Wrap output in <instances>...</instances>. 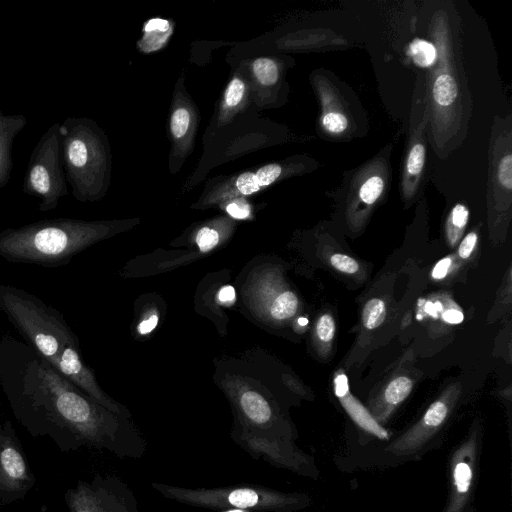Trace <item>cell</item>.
Wrapping results in <instances>:
<instances>
[{"instance_id": "4", "label": "cell", "mask_w": 512, "mask_h": 512, "mask_svg": "<svg viewBox=\"0 0 512 512\" xmlns=\"http://www.w3.org/2000/svg\"><path fill=\"white\" fill-rule=\"evenodd\" d=\"M61 160L72 195L80 202L104 196L109 183L110 154L98 125L86 117H67L60 123Z\"/></svg>"}, {"instance_id": "25", "label": "cell", "mask_w": 512, "mask_h": 512, "mask_svg": "<svg viewBox=\"0 0 512 512\" xmlns=\"http://www.w3.org/2000/svg\"><path fill=\"white\" fill-rule=\"evenodd\" d=\"M221 233L216 224H208L201 227L195 236V242L201 253L214 249L220 242Z\"/></svg>"}, {"instance_id": "10", "label": "cell", "mask_w": 512, "mask_h": 512, "mask_svg": "<svg viewBox=\"0 0 512 512\" xmlns=\"http://www.w3.org/2000/svg\"><path fill=\"white\" fill-rule=\"evenodd\" d=\"M64 498L69 512H139L132 489L115 475L79 480Z\"/></svg>"}, {"instance_id": "28", "label": "cell", "mask_w": 512, "mask_h": 512, "mask_svg": "<svg viewBox=\"0 0 512 512\" xmlns=\"http://www.w3.org/2000/svg\"><path fill=\"white\" fill-rule=\"evenodd\" d=\"M330 263L336 270L345 274H355L360 268L354 258L341 253L333 254L330 257Z\"/></svg>"}, {"instance_id": "27", "label": "cell", "mask_w": 512, "mask_h": 512, "mask_svg": "<svg viewBox=\"0 0 512 512\" xmlns=\"http://www.w3.org/2000/svg\"><path fill=\"white\" fill-rule=\"evenodd\" d=\"M225 210L234 219L244 220L251 216V206L243 197L226 201Z\"/></svg>"}, {"instance_id": "11", "label": "cell", "mask_w": 512, "mask_h": 512, "mask_svg": "<svg viewBox=\"0 0 512 512\" xmlns=\"http://www.w3.org/2000/svg\"><path fill=\"white\" fill-rule=\"evenodd\" d=\"M391 145L351 172L346 188L347 213L352 219L369 213L389 187Z\"/></svg>"}, {"instance_id": "26", "label": "cell", "mask_w": 512, "mask_h": 512, "mask_svg": "<svg viewBox=\"0 0 512 512\" xmlns=\"http://www.w3.org/2000/svg\"><path fill=\"white\" fill-rule=\"evenodd\" d=\"M317 339L322 343H330L335 335V321L330 314H323L316 323Z\"/></svg>"}, {"instance_id": "24", "label": "cell", "mask_w": 512, "mask_h": 512, "mask_svg": "<svg viewBox=\"0 0 512 512\" xmlns=\"http://www.w3.org/2000/svg\"><path fill=\"white\" fill-rule=\"evenodd\" d=\"M386 305L383 300L373 298L366 302L362 311V321L365 328L372 330L379 327L385 320Z\"/></svg>"}, {"instance_id": "7", "label": "cell", "mask_w": 512, "mask_h": 512, "mask_svg": "<svg viewBox=\"0 0 512 512\" xmlns=\"http://www.w3.org/2000/svg\"><path fill=\"white\" fill-rule=\"evenodd\" d=\"M60 123H53L42 134L29 157L22 191L40 200L38 210H54L68 194L61 160Z\"/></svg>"}, {"instance_id": "3", "label": "cell", "mask_w": 512, "mask_h": 512, "mask_svg": "<svg viewBox=\"0 0 512 512\" xmlns=\"http://www.w3.org/2000/svg\"><path fill=\"white\" fill-rule=\"evenodd\" d=\"M115 221L44 219L0 231V257L13 263L55 268L118 231Z\"/></svg>"}, {"instance_id": "1", "label": "cell", "mask_w": 512, "mask_h": 512, "mask_svg": "<svg viewBox=\"0 0 512 512\" xmlns=\"http://www.w3.org/2000/svg\"><path fill=\"white\" fill-rule=\"evenodd\" d=\"M0 387L21 426L62 452L88 447L138 459L147 450L131 418L95 402L9 333L0 336Z\"/></svg>"}, {"instance_id": "9", "label": "cell", "mask_w": 512, "mask_h": 512, "mask_svg": "<svg viewBox=\"0 0 512 512\" xmlns=\"http://www.w3.org/2000/svg\"><path fill=\"white\" fill-rule=\"evenodd\" d=\"M429 112L425 97V76H418L414 90L406 149L400 176L402 199L408 203L414 200L422 185L426 154Z\"/></svg>"}, {"instance_id": "21", "label": "cell", "mask_w": 512, "mask_h": 512, "mask_svg": "<svg viewBox=\"0 0 512 512\" xmlns=\"http://www.w3.org/2000/svg\"><path fill=\"white\" fill-rule=\"evenodd\" d=\"M469 219L467 206L457 203L449 212L446 220L445 230L447 241L451 246L457 244L464 233Z\"/></svg>"}, {"instance_id": "2", "label": "cell", "mask_w": 512, "mask_h": 512, "mask_svg": "<svg viewBox=\"0 0 512 512\" xmlns=\"http://www.w3.org/2000/svg\"><path fill=\"white\" fill-rule=\"evenodd\" d=\"M428 32L437 49V60L424 75L429 112L427 142L444 159L467 135L472 97L462 64L460 26L454 8L436 9Z\"/></svg>"}, {"instance_id": "33", "label": "cell", "mask_w": 512, "mask_h": 512, "mask_svg": "<svg viewBox=\"0 0 512 512\" xmlns=\"http://www.w3.org/2000/svg\"><path fill=\"white\" fill-rule=\"evenodd\" d=\"M451 263L452 260L450 257H445L439 260L432 270V278L436 280L445 278L449 271Z\"/></svg>"}, {"instance_id": "22", "label": "cell", "mask_w": 512, "mask_h": 512, "mask_svg": "<svg viewBox=\"0 0 512 512\" xmlns=\"http://www.w3.org/2000/svg\"><path fill=\"white\" fill-rule=\"evenodd\" d=\"M251 68L254 78L263 87L274 86L279 81L280 65L273 58H257L252 62Z\"/></svg>"}, {"instance_id": "5", "label": "cell", "mask_w": 512, "mask_h": 512, "mask_svg": "<svg viewBox=\"0 0 512 512\" xmlns=\"http://www.w3.org/2000/svg\"><path fill=\"white\" fill-rule=\"evenodd\" d=\"M0 310L51 366L68 347L79 344L64 315L25 290L0 284Z\"/></svg>"}, {"instance_id": "34", "label": "cell", "mask_w": 512, "mask_h": 512, "mask_svg": "<svg viewBox=\"0 0 512 512\" xmlns=\"http://www.w3.org/2000/svg\"><path fill=\"white\" fill-rule=\"evenodd\" d=\"M442 317L447 323H451V324H459L464 319L463 313L456 309L446 310L443 313Z\"/></svg>"}, {"instance_id": "32", "label": "cell", "mask_w": 512, "mask_h": 512, "mask_svg": "<svg viewBox=\"0 0 512 512\" xmlns=\"http://www.w3.org/2000/svg\"><path fill=\"white\" fill-rule=\"evenodd\" d=\"M349 391L348 378L343 371H338L334 377V394L338 398Z\"/></svg>"}, {"instance_id": "6", "label": "cell", "mask_w": 512, "mask_h": 512, "mask_svg": "<svg viewBox=\"0 0 512 512\" xmlns=\"http://www.w3.org/2000/svg\"><path fill=\"white\" fill-rule=\"evenodd\" d=\"M163 497L181 504L209 509H239L256 512H297L312 505L310 495L282 492L270 487L242 484L215 488H186L153 482Z\"/></svg>"}, {"instance_id": "14", "label": "cell", "mask_w": 512, "mask_h": 512, "mask_svg": "<svg viewBox=\"0 0 512 512\" xmlns=\"http://www.w3.org/2000/svg\"><path fill=\"white\" fill-rule=\"evenodd\" d=\"M311 82L320 103L321 134L332 139L352 137L357 129L356 122L335 83L323 73H315Z\"/></svg>"}, {"instance_id": "16", "label": "cell", "mask_w": 512, "mask_h": 512, "mask_svg": "<svg viewBox=\"0 0 512 512\" xmlns=\"http://www.w3.org/2000/svg\"><path fill=\"white\" fill-rule=\"evenodd\" d=\"M24 114H5L0 110V189L8 184L12 171V145L27 124Z\"/></svg>"}, {"instance_id": "20", "label": "cell", "mask_w": 512, "mask_h": 512, "mask_svg": "<svg viewBox=\"0 0 512 512\" xmlns=\"http://www.w3.org/2000/svg\"><path fill=\"white\" fill-rule=\"evenodd\" d=\"M407 55L417 67L428 70L437 60V49L431 40L415 38L408 45Z\"/></svg>"}, {"instance_id": "31", "label": "cell", "mask_w": 512, "mask_h": 512, "mask_svg": "<svg viewBox=\"0 0 512 512\" xmlns=\"http://www.w3.org/2000/svg\"><path fill=\"white\" fill-rule=\"evenodd\" d=\"M236 300L234 287L230 285L223 286L217 294V302L224 306L232 305Z\"/></svg>"}, {"instance_id": "19", "label": "cell", "mask_w": 512, "mask_h": 512, "mask_svg": "<svg viewBox=\"0 0 512 512\" xmlns=\"http://www.w3.org/2000/svg\"><path fill=\"white\" fill-rule=\"evenodd\" d=\"M172 33V25L168 20L154 18L146 22L144 35L139 41L140 49L152 52L164 46Z\"/></svg>"}, {"instance_id": "30", "label": "cell", "mask_w": 512, "mask_h": 512, "mask_svg": "<svg viewBox=\"0 0 512 512\" xmlns=\"http://www.w3.org/2000/svg\"><path fill=\"white\" fill-rule=\"evenodd\" d=\"M158 324V314L154 311L150 312L147 317L141 320L137 326V331L140 335H147L151 333Z\"/></svg>"}, {"instance_id": "35", "label": "cell", "mask_w": 512, "mask_h": 512, "mask_svg": "<svg viewBox=\"0 0 512 512\" xmlns=\"http://www.w3.org/2000/svg\"><path fill=\"white\" fill-rule=\"evenodd\" d=\"M299 323H302L301 325H305L307 323V320L305 318L299 319Z\"/></svg>"}, {"instance_id": "8", "label": "cell", "mask_w": 512, "mask_h": 512, "mask_svg": "<svg viewBox=\"0 0 512 512\" xmlns=\"http://www.w3.org/2000/svg\"><path fill=\"white\" fill-rule=\"evenodd\" d=\"M482 450L483 431L479 423H474L449 454L448 494L441 512H476L474 500Z\"/></svg>"}, {"instance_id": "13", "label": "cell", "mask_w": 512, "mask_h": 512, "mask_svg": "<svg viewBox=\"0 0 512 512\" xmlns=\"http://www.w3.org/2000/svg\"><path fill=\"white\" fill-rule=\"evenodd\" d=\"M34 484V474L11 421L0 420V508L24 498Z\"/></svg>"}, {"instance_id": "29", "label": "cell", "mask_w": 512, "mask_h": 512, "mask_svg": "<svg viewBox=\"0 0 512 512\" xmlns=\"http://www.w3.org/2000/svg\"><path fill=\"white\" fill-rule=\"evenodd\" d=\"M477 233L470 232L468 233L459 244L458 255L462 259H467L473 252L476 243H477Z\"/></svg>"}, {"instance_id": "23", "label": "cell", "mask_w": 512, "mask_h": 512, "mask_svg": "<svg viewBox=\"0 0 512 512\" xmlns=\"http://www.w3.org/2000/svg\"><path fill=\"white\" fill-rule=\"evenodd\" d=\"M303 165H294L286 168L285 166L278 164V163H272L267 164L265 166L260 167L255 175L258 180L259 186L261 188L267 187L271 184H273L275 181L279 180L281 177L291 174L292 171L296 172L299 169H303Z\"/></svg>"}, {"instance_id": "18", "label": "cell", "mask_w": 512, "mask_h": 512, "mask_svg": "<svg viewBox=\"0 0 512 512\" xmlns=\"http://www.w3.org/2000/svg\"><path fill=\"white\" fill-rule=\"evenodd\" d=\"M261 189L255 173L244 172L213 191L207 198V202H226L234 198L254 194Z\"/></svg>"}, {"instance_id": "17", "label": "cell", "mask_w": 512, "mask_h": 512, "mask_svg": "<svg viewBox=\"0 0 512 512\" xmlns=\"http://www.w3.org/2000/svg\"><path fill=\"white\" fill-rule=\"evenodd\" d=\"M248 84L240 75H235L227 85L220 107L219 125L229 122L247 103Z\"/></svg>"}, {"instance_id": "12", "label": "cell", "mask_w": 512, "mask_h": 512, "mask_svg": "<svg viewBox=\"0 0 512 512\" xmlns=\"http://www.w3.org/2000/svg\"><path fill=\"white\" fill-rule=\"evenodd\" d=\"M487 196L491 209L504 213L512 201V125L511 116H496L489 147Z\"/></svg>"}, {"instance_id": "15", "label": "cell", "mask_w": 512, "mask_h": 512, "mask_svg": "<svg viewBox=\"0 0 512 512\" xmlns=\"http://www.w3.org/2000/svg\"><path fill=\"white\" fill-rule=\"evenodd\" d=\"M196 127L197 114L194 106L187 99L176 95L170 117V132L175 155L183 159L190 153Z\"/></svg>"}]
</instances>
